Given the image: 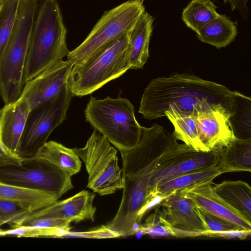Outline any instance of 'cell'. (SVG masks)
<instances>
[{"label":"cell","mask_w":251,"mask_h":251,"mask_svg":"<svg viewBox=\"0 0 251 251\" xmlns=\"http://www.w3.org/2000/svg\"><path fill=\"white\" fill-rule=\"evenodd\" d=\"M73 97L67 84L54 97L30 110L20 142V157L35 156L51 132L66 119Z\"/></svg>","instance_id":"cell-9"},{"label":"cell","mask_w":251,"mask_h":251,"mask_svg":"<svg viewBox=\"0 0 251 251\" xmlns=\"http://www.w3.org/2000/svg\"><path fill=\"white\" fill-rule=\"evenodd\" d=\"M86 121L120 151L137 146L142 127L135 118L134 107L126 98L91 97L84 111Z\"/></svg>","instance_id":"cell-5"},{"label":"cell","mask_w":251,"mask_h":251,"mask_svg":"<svg viewBox=\"0 0 251 251\" xmlns=\"http://www.w3.org/2000/svg\"><path fill=\"white\" fill-rule=\"evenodd\" d=\"M212 182L200 184L178 191L192 199L199 207L237 225L251 233V223L239 215L214 193Z\"/></svg>","instance_id":"cell-17"},{"label":"cell","mask_w":251,"mask_h":251,"mask_svg":"<svg viewBox=\"0 0 251 251\" xmlns=\"http://www.w3.org/2000/svg\"><path fill=\"white\" fill-rule=\"evenodd\" d=\"M32 157L52 164L71 177L81 167L79 157L73 149L53 141L47 142Z\"/></svg>","instance_id":"cell-24"},{"label":"cell","mask_w":251,"mask_h":251,"mask_svg":"<svg viewBox=\"0 0 251 251\" xmlns=\"http://www.w3.org/2000/svg\"><path fill=\"white\" fill-rule=\"evenodd\" d=\"M144 0H128L104 12L84 41L67 55L73 65L92 57L130 32L145 11Z\"/></svg>","instance_id":"cell-7"},{"label":"cell","mask_w":251,"mask_h":251,"mask_svg":"<svg viewBox=\"0 0 251 251\" xmlns=\"http://www.w3.org/2000/svg\"><path fill=\"white\" fill-rule=\"evenodd\" d=\"M95 194L83 190L66 200L58 201L26 215L28 219L52 218L78 223L94 221L96 208L93 205Z\"/></svg>","instance_id":"cell-15"},{"label":"cell","mask_w":251,"mask_h":251,"mask_svg":"<svg viewBox=\"0 0 251 251\" xmlns=\"http://www.w3.org/2000/svg\"><path fill=\"white\" fill-rule=\"evenodd\" d=\"M131 31L87 61L73 65L67 82L73 96L91 94L129 69L127 50Z\"/></svg>","instance_id":"cell-6"},{"label":"cell","mask_w":251,"mask_h":251,"mask_svg":"<svg viewBox=\"0 0 251 251\" xmlns=\"http://www.w3.org/2000/svg\"><path fill=\"white\" fill-rule=\"evenodd\" d=\"M199 209L208 229L207 236L224 237L225 236H228L229 235H232V233H241L251 234V233L245 231L237 225L211 214L200 207H199ZM233 235L237 234H233Z\"/></svg>","instance_id":"cell-29"},{"label":"cell","mask_w":251,"mask_h":251,"mask_svg":"<svg viewBox=\"0 0 251 251\" xmlns=\"http://www.w3.org/2000/svg\"><path fill=\"white\" fill-rule=\"evenodd\" d=\"M39 0H20L12 33L0 58V94L5 104L19 99L25 83L29 41Z\"/></svg>","instance_id":"cell-4"},{"label":"cell","mask_w":251,"mask_h":251,"mask_svg":"<svg viewBox=\"0 0 251 251\" xmlns=\"http://www.w3.org/2000/svg\"><path fill=\"white\" fill-rule=\"evenodd\" d=\"M73 150L85 163L88 174L87 187L101 196L123 188L117 151L98 131L94 130L84 147Z\"/></svg>","instance_id":"cell-8"},{"label":"cell","mask_w":251,"mask_h":251,"mask_svg":"<svg viewBox=\"0 0 251 251\" xmlns=\"http://www.w3.org/2000/svg\"><path fill=\"white\" fill-rule=\"evenodd\" d=\"M170 139V133L154 123L150 127H142L141 139L136 147L120 151L123 195L117 213L107 225L119 236L140 231L142 218L148 209L149 181L159 156Z\"/></svg>","instance_id":"cell-1"},{"label":"cell","mask_w":251,"mask_h":251,"mask_svg":"<svg viewBox=\"0 0 251 251\" xmlns=\"http://www.w3.org/2000/svg\"><path fill=\"white\" fill-rule=\"evenodd\" d=\"M73 65L61 60L26 82L19 98L25 100L31 109L56 96L67 84Z\"/></svg>","instance_id":"cell-13"},{"label":"cell","mask_w":251,"mask_h":251,"mask_svg":"<svg viewBox=\"0 0 251 251\" xmlns=\"http://www.w3.org/2000/svg\"><path fill=\"white\" fill-rule=\"evenodd\" d=\"M23 158L8 150L0 142V168L7 166H20Z\"/></svg>","instance_id":"cell-32"},{"label":"cell","mask_w":251,"mask_h":251,"mask_svg":"<svg viewBox=\"0 0 251 251\" xmlns=\"http://www.w3.org/2000/svg\"><path fill=\"white\" fill-rule=\"evenodd\" d=\"M225 4L228 3L232 11L238 10L242 18L247 21L249 17V8L247 6L248 0H223Z\"/></svg>","instance_id":"cell-33"},{"label":"cell","mask_w":251,"mask_h":251,"mask_svg":"<svg viewBox=\"0 0 251 251\" xmlns=\"http://www.w3.org/2000/svg\"><path fill=\"white\" fill-rule=\"evenodd\" d=\"M222 150L198 151L185 143H179L173 135L159 156L151 175L148 207V198L157 186L180 175L217 166Z\"/></svg>","instance_id":"cell-10"},{"label":"cell","mask_w":251,"mask_h":251,"mask_svg":"<svg viewBox=\"0 0 251 251\" xmlns=\"http://www.w3.org/2000/svg\"><path fill=\"white\" fill-rule=\"evenodd\" d=\"M30 110L29 103L21 98L14 102L5 104L0 110V142L11 152L17 155Z\"/></svg>","instance_id":"cell-16"},{"label":"cell","mask_w":251,"mask_h":251,"mask_svg":"<svg viewBox=\"0 0 251 251\" xmlns=\"http://www.w3.org/2000/svg\"><path fill=\"white\" fill-rule=\"evenodd\" d=\"M236 92L193 75L176 73L151 81L138 112L149 120L164 117L171 108L193 113L224 107L232 114Z\"/></svg>","instance_id":"cell-2"},{"label":"cell","mask_w":251,"mask_h":251,"mask_svg":"<svg viewBox=\"0 0 251 251\" xmlns=\"http://www.w3.org/2000/svg\"><path fill=\"white\" fill-rule=\"evenodd\" d=\"M0 200L18 203L31 213L53 204L58 199L50 193L15 186L0 180Z\"/></svg>","instance_id":"cell-21"},{"label":"cell","mask_w":251,"mask_h":251,"mask_svg":"<svg viewBox=\"0 0 251 251\" xmlns=\"http://www.w3.org/2000/svg\"><path fill=\"white\" fill-rule=\"evenodd\" d=\"M214 193L239 215L251 223V188L242 180L212 182Z\"/></svg>","instance_id":"cell-19"},{"label":"cell","mask_w":251,"mask_h":251,"mask_svg":"<svg viewBox=\"0 0 251 251\" xmlns=\"http://www.w3.org/2000/svg\"><path fill=\"white\" fill-rule=\"evenodd\" d=\"M195 32L201 41L220 49L235 39L237 34V25L226 15L219 14Z\"/></svg>","instance_id":"cell-23"},{"label":"cell","mask_w":251,"mask_h":251,"mask_svg":"<svg viewBox=\"0 0 251 251\" xmlns=\"http://www.w3.org/2000/svg\"><path fill=\"white\" fill-rule=\"evenodd\" d=\"M153 19L145 11L131 30L127 53L129 69H141L149 57V43Z\"/></svg>","instance_id":"cell-18"},{"label":"cell","mask_w":251,"mask_h":251,"mask_svg":"<svg viewBox=\"0 0 251 251\" xmlns=\"http://www.w3.org/2000/svg\"><path fill=\"white\" fill-rule=\"evenodd\" d=\"M229 122L236 137L251 138V98L236 92Z\"/></svg>","instance_id":"cell-27"},{"label":"cell","mask_w":251,"mask_h":251,"mask_svg":"<svg viewBox=\"0 0 251 251\" xmlns=\"http://www.w3.org/2000/svg\"><path fill=\"white\" fill-rule=\"evenodd\" d=\"M218 165L222 173L251 172V138L235 137L223 148Z\"/></svg>","instance_id":"cell-22"},{"label":"cell","mask_w":251,"mask_h":251,"mask_svg":"<svg viewBox=\"0 0 251 251\" xmlns=\"http://www.w3.org/2000/svg\"><path fill=\"white\" fill-rule=\"evenodd\" d=\"M70 231L58 227L21 226L9 229H0V236L17 237H58L67 235Z\"/></svg>","instance_id":"cell-30"},{"label":"cell","mask_w":251,"mask_h":251,"mask_svg":"<svg viewBox=\"0 0 251 251\" xmlns=\"http://www.w3.org/2000/svg\"><path fill=\"white\" fill-rule=\"evenodd\" d=\"M20 0H4L0 2V58L12 33Z\"/></svg>","instance_id":"cell-28"},{"label":"cell","mask_w":251,"mask_h":251,"mask_svg":"<svg viewBox=\"0 0 251 251\" xmlns=\"http://www.w3.org/2000/svg\"><path fill=\"white\" fill-rule=\"evenodd\" d=\"M231 115L224 107L197 113L198 137L206 151L226 147L236 137L229 120Z\"/></svg>","instance_id":"cell-14"},{"label":"cell","mask_w":251,"mask_h":251,"mask_svg":"<svg viewBox=\"0 0 251 251\" xmlns=\"http://www.w3.org/2000/svg\"><path fill=\"white\" fill-rule=\"evenodd\" d=\"M197 113H185L171 108L165 113L164 116L174 126L172 134L177 140L182 141L196 151H206L198 137Z\"/></svg>","instance_id":"cell-25"},{"label":"cell","mask_w":251,"mask_h":251,"mask_svg":"<svg viewBox=\"0 0 251 251\" xmlns=\"http://www.w3.org/2000/svg\"><path fill=\"white\" fill-rule=\"evenodd\" d=\"M160 200L154 213L168 235L181 238L207 236L208 228L192 199L177 191Z\"/></svg>","instance_id":"cell-12"},{"label":"cell","mask_w":251,"mask_h":251,"mask_svg":"<svg viewBox=\"0 0 251 251\" xmlns=\"http://www.w3.org/2000/svg\"><path fill=\"white\" fill-rule=\"evenodd\" d=\"M216 9L211 0H191L183 10L181 19L188 28L196 31L218 16Z\"/></svg>","instance_id":"cell-26"},{"label":"cell","mask_w":251,"mask_h":251,"mask_svg":"<svg viewBox=\"0 0 251 251\" xmlns=\"http://www.w3.org/2000/svg\"><path fill=\"white\" fill-rule=\"evenodd\" d=\"M66 34L57 0H39L29 38L25 82L67 56Z\"/></svg>","instance_id":"cell-3"},{"label":"cell","mask_w":251,"mask_h":251,"mask_svg":"<svg viewBox=\"0 0 251 251\" xmlns=\"http://www.w3.org/2000/svg\"><path fill=\"white\" fill-rule=\"evenodd\" d=\"M3 0H0V2L3 1Z\"/></svg>","instance_id":"cell-34"},{"label":"cell","mask_w":251,"mask_h":251,"mask_svg":"<svg viewBox=\"0 0 251 251\" xmlns=\"http://www.w3.org/2000/svg\"><path fill=\"white\" fill-rule=\"evenodd\" d=\"M218 165L206 169L186 173L175 177L157 186L148 200L149 208L157 198H165L182 189L200 184L212 182L222 174Z\"/></svg>","instance_id":"cell-20"},{"label":"cell","mask_w":251,"mask_h":251,"mask_svg":"<svg viewBox=\"0 0 251 251\" xmlns=\"http://www.w3.org/2000/svg\"><path fill=\"white\" fill-rule=\"evenodd\" d=\"M71 176L56 166L33 157L20 166L0 168V180L15 186L50 193L59 199L73 188Z\"/></svg>","instance_id":"cell-11"},{"label":"cell","mask_w":251,"mask_h":251,"mask_svg":"<svg viewBox=\"0 0 251 251\" xmlns=\"http://www.w3.org/2000/svg\"><path fill=\"white\" fill-rule=\"evenodd\" d=\"M30 213L18 203L0 200V226L8 224L11 228L15 227L23 218Z\"/></svg>","instance_id":"cell-31"}]
</instances>
